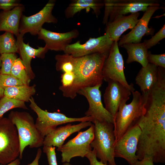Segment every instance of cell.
<instances>
[{
    "label": "cell",
    "instance_id": "cell-1",
    "mask_svg": "<svg viewBox=\"0 0 165 165\" xmlns=\"http://www.w3.org/2000/svg\"><path fill=\"white\" fill-rule=\"evenodd\" d=\"M137 124L141 130L136 155L138 160L150 158L165 163V114L145 113Z\"/></svg>",
    "mask_w": 165,
    "mask_h": 165
},
{
    "label": "cell",
    "instance_id": "cell-2",
    "mask_svg": "<svg viewBox=\"0 0 165 165\" xmlns=\"http://www.w3.org/2000/svg\"><path fill=\"white\" fill-rule=\"evenodd\" d=\"M108 55L97 53L77 57L74 81L63 96L74 99L81 89L101 85L104 80L103 67Z\"/></svg>",
    "mask_w": 165,
    "mask_h": 165
},
{
    "label": "cell",
    "instance_id": "cell-3",
    "mask_svg": "<svg viewBox=\"0 0 165 165\" xmlns=\"http://www.w3.org/2000/svg\"><path fill=\"white\" fill-rule=\"evenodd\" d=\"M8 118L17 129L20 142V159H22L24 150L27 146L33 148L43 146L44 137L37 128L34 119L29 113L12 111Z\"/></svg>",
    "mask_w": 165,
    "mask_h": 165
},
{
    "label": "cell",
    "instance_id": "cell-4",
    "mask_svg": "<svg viewBox=\"0 0 165 165\" xmlns=\"http://www.w3.org/2000/svg\"><path fill=\"white\" fill-rule=\"evenodd\" d=\"M133 99L129 104L124 103L119 106L114 123L115 141L130 128L137 123L145 112V103L139 92L132 93Z\"/></svg>",
    "mask_w": 165,
    "mask_h": 165
},
{
    "label": "cell",
    "instance_id": "cell-5",
    "mask_svg": "<svg viewBox=\"0 0 165 165\" xmlns=\"http://www.w3.org/2000/svg\"><path fill=\"white\" fill-rule=\"evenodd\" d=\"M94 135L90 146L96 152L97 158L106 165H117L115 162V138L114 124L94 120Z\"/></svg>",
    "mask_w": 165,
    "mask_h": 165
},
{
    "label": "cell",
    "instance_id": "cell-6",
    "mask_svg": "<svg viewBox=\"0 0 165 165\" xmlns=\"http://www.w3.org/2000/svg\"><path fill=\"white\" fill-rule=\"evenodd\" d=\"M29 107L37 114L35 125L41 135L45 137L54 130L57 127L63 124L76 122L91 121L94 119L90 116H85L78 118L70 117L58 112H49L40 108L32 97Z\"/></svg>",
    "mask_w": 165,
    "mask_h": 165
},
{
    "label": "cell",
    "instance_id": "cell-7",
    "mask_svg": "<svg viewBox=\"0 0 165 165\" xmlns=\"http://www.w3.org/2000/svg\"><path fill=\"white\" fill-rule=\"evenodd\" d=\"M20 142L15 126L8 118L0 119V164L6 165L20 155Z\"/></svg>",
    "mask_w": 165,
    "mask_h": 165
},
{
    "label": "cell",
    "instance_id": "cell-8",
    "mask_svg": "<svg viewBox=\"0 0 165 165\" xmlns=\"http://www.w3.org/2000/svg\"><path fill=\"white\" fill-rule=\"evenodd\" d=\"M105 11L102 22L106 24L116 17L128 13L145 12L150 6H160L159 0H105Z\"/></svg>",
    "mask_w": 165,
    "mask_h": 165
},
{
    "label": "cell",
    "instance_id": "cell-9",
    "mask_svg": "<svg viewBox=\"0 0 165 165\" xmlns=\"http://www.w3.org/2000/svg\"><path fill=\"white\" fill-rule=\"evenodd\" d=\"M86 130L79 132L74 138L68 141L57 150L61 153V162L69 163L76 157H84L92 150L90 144L93 139L94 124Z\"/></svg>",
    "mask_w": 165,
    "mask_h": 165
},
{
    "label": "cell",
    "instance_id": "cell-10",
    "mask_svg": "<svg viewBox=\"0 0 165 165\" xmlns=\"http://www.w3.org/2000/svg\"><path fill=\"white\" fill-rule=\"evenodd\" d=\"M118 42H114L102 68L103 79L106 82H118L132 93L135 91L133 83L127 82L124 72V61L119 49Z\"/></svg>",
    "mask_w": 165,
    "mask_h": 165
},
{
    "label": "cell",
    "instance_id": "cell-11",
    "mask_svg": "<svg viewBox=\"0 0 165 165\" xmlns=\"http://www.w3.org/2000/svg\"><path fill=\"white\" fill-rule=\"evenodd\" d=\"M55 1L50 0L38 12L30 16L22 15L19 26V36L23 37L28 32L33 35H38L45 23H57V19L53 16L52 10Z\"/></svg>",
    "mask_w": 165,
    "mask_h": 165
},
{
    "label": "cell",
    "instance_id": "cell-12",
    "mask_svg": "<svg viewBox=\"0 0 165 165\" xmlns=\"http://www.w3.org/2000/svg\"><path fill=\"white\" fill-rule=\"evenodd\" d=\"M113 42L108 34L105 33L97 38H90L83 44L80 41L68 45L63 52L65 54L76 57H81L97 53L108 54Z\"/></svg>",
    "mask_w": 165,
    "mask_h": 165
},
{
    "label": "cell",
    "instance_id": "cell-13",
    "mask_svg": "<svg viewBox=\"0 0 165 165\" xmlns=\"http://www.w3.org/2000/svg\"><path fill=\"white\" fill-rule=\"evenodd\" d=\"M101 85L86 87L81 89L77 94L83 96L87 101L89 108L85 112V116H90L94 120L100 122L114 123V120L111 114L104 106L101 100V92L100 90Z\"/></svg>",
    "mask_w": 165,
    "mask_h": 165
},
{
    "label": "cell",
    "instance_id": "cell-14",
    "mask_svg": "<svg viewBox=\"0 0 165 165\" xmlns=\"http://www.w3.org/2000/svg\"><path fill=\"white\" fill-rule=\"evenodd\" d=\"M141 134V129L138 124L128 130L115 142V157L122 158L130 165L138 160L136 152Z\"/></svg>",
    "mask_w": 165,
    "mask_h": 165
},
{
    "label": "cell",
    "instance_id": "cell-15",
    "mask_svg": "<svg viewBox=\"0 0 165 165\" xmlns=\"http://www.w3.org/2000/svg\"><path fill=\"white\" fill-rule=\"evenodd\" d=\"M103 95L105 108L112 116L114 122L120 105L129 99L131 91L119 82L110 81Z\"/></svg>",
    "mask_w": 165,
    "mask_h": 165
},
{
    "label": "cell",
    "instance_id": "cell-16",
    "mask_svg": "<svg viewBox=\"0 0 165 165\" xmlns=\"http://www.w3.org/2000/svg\"><path fill=\"white\" fill-rule=\"evenodd\" d=\"M160 8L158 6L148 7L138 23L129 32L123 36L118 42V46L128 43H138L145 35H152L154 29L148 27L149 21L156 11Z\"/></svg>",
    "mask_w": 165,
    "mask_h": 165
},
{
    "label": "cell",
    "instance_id": "cell-17",
    "mask_svg": "<svg viewBox=\"0 0 165 165\" xmlns=\"http://www.w3.org/2000/svg\"><path fill=\"white\" fill-rule=\"evenodd\" d=\"M79 35V31L76 29L66 32L58 33L42 28L38 34V38L44 41L45 46L48 50L63 51L72 40Z\"/></svg>",
    "mask_w": 165,
    "mask_h": 165
},
{
    "label": "cell",
    "instance_id": "cell-18",
    "mask_svg": "<svg viewBox=\"0 0 165 165\" xmlns=\"http://www.w3.org/2000/svg\"><path fill=\"white\" fill-rule=\"evenodd\" d=\"M92 124L91 121L81 122L77 124L69 123L56 128L44 138L43 146L61 147L65 140L73 133L79 132L82 129L90 127Z\"/></svg>",
    "mask_w": 165,
    "mask_h": 165
},
{
    "label": "cell",
    "instance_id": "cell-19",
    "mask_svg": "<svg viewBox=\"0 0 165 165\" xmlns=\"http://www.w3.org/2000/svg\"><path fill=\"white\" fill-rule=\"evenodd\" d=\"M140 13H131L127 16H119L112 21L106 24L105 33H107L111 39L118 42L122 35L128 29H132L138 23Z\"/></svg>",
    "mask_w": 165,
    "mask_h": 165
},
{
    "label": "cell",
    "instance_id": "cell-20",
    "mask_svg": "<svg viewBox=\"0 0 165 165\" xmlns=\"http://www.w3.org/2000/svg\"><path fill=\"white\" fill-rule=\"evenodd\" d=\"M17 43L18 48V53L25 66L27 73L31 80L34 79L35 75L33 71L31 61L35 57L43 58L49 50L46 46L38 47L37 49L31 46L28 42L25 43L23 41V37L19 36L17 37Z\"/></svg>",
    "mask_w": 165,
    "mask_h": 165
},
{
    "label": "cell",
    "instance_id": "cell-21",
    "mask_svg": "<svg viewBox=\"0 0 165 165\" xmlns=\"http://www.w3.org/2000/svg\"><path fill=\"white\" fill-rule=\"evenodd\" d=\"M24 9L21 4L9 11L0 12V31L9 32L18 37L20 35V22Z\"/></svg>",
    "mask_w": 165,
    "mask_h": 165
},
{
    "label": "cell",
    "instance_id": "cell-22",
    "mask_svg": "<svg viewBox=\"0 0 165 165\" xmlns=\"http://www.w3.org/2000/svg\"><path fill=\"white\" fill-rule=\"evenodd\" d=\"M104 6V0H72L64 11L65 16L67 18L73 17L77 13L85 9L87 13L92 9L97 18L100 14L101 9Z\"/></svg>",
    "mask_w": 165,
    "mask_h": 165
},
{
    "label": "cell",
    "instance_id": "cell-23",
    "mask_svg": "<svg viewBox=\"0 0 165 165\" xmlns=\"http://www.w3.org/2000/svg\"><path fill=\"white\" fill-rule=\"evenodd\" d=\"M158 74V67L150 63L140 70L135 80L142 94L147 93L152 88L157 80Z\"/></svg>",
    "mask_w": 165,
    "mask_h": 165
},
{
    "label": "cell",
    "instance_id": "cell-24",
    "mask_svg": "<svg viewBox=\"0 0 165 165\" xmlns=\"http://www.w3.org/2000/svg\"><path fill=\"white\" fill-rule=\"evenodd\" d=\"M121 47L125 48L128 54L126 61L127 64L134 62L140 63L142 67H145L148 64L147 60L148 49L144 42L128 43Z\"/></svg>",
    "mask_w": 165,
    "mask_h": 165
},
{
    "label": "cell",
    "instance_id": "cell-25",
    "mask_svg": "<svg viewBox=\"0 0 165 165\" xmlns=\"http://www.w3.org/2000/svg\"><path fill=\"white\" fill-rule=\"evenodd\" d=\"M35 85L32 86L22 85L6 88L4 89V96L25 102H29L36 92Z\"/></svg>",
    "mask_w": 165,
    "mask_h": 165
},
{
    "label": "cell",
    "instance_id": "cell-26",
    "mask_svg": "<svg viewBox=\"0 0 165 165\" xmlns=\"http://www.w3.org/2000/svg\"><path fill=\"white\" fill-rule=\"evenodd\" d=\"M55 59L56 61V68L57 71H61L63 73H75L77 57L64 53L56 55Z\"/></svg>",
    "mask_w": 165,
    "mask_h": 165
},
{
    "label": "cell",
    "instance_id": "cell-27",
    "mask_svg": "<svg viewBox=\"0 0 165 165\" xmlns=\"http://www.w3.org/2000/svg\"><path fill=\"white\" fill-rule=\"evenodd\" d=\"M12 33L6 31L0 35V54L18 53L16 40Z\"/></svg>",
    "mask_w": 165,
    "mask_h": 165
},
{
    "label": "cell",
    "instance_id": "cell-28",
    "mask_svg": "<svg viewBox=\"0 0 165 165\" xmlns=\"http://www.w3.org/2000/svg\"><path fill=\"white\" fill-rule=\"evenodd\" d=\"M10 75L20 81L23 84L29 85L31 80L20 58H17L14 62L11 70Z\"/></svg>",
    "mask_w": 165,
    "mask_h": 165
},
{
    "label": "cell",
    "instance_id": "cell-29",
    "mask_svg": "<svg viewBox=\"0 0 165 165\" xmlns=\"http://www.w3.org/2000/svg\"><path fill=\"white\" fill-rule=\"evenodd\" d=\"M16 108L28 109L25 102L3 96L0 99V119L8 111Z\"/></svg>",
    "mask_w": 165,
    "mask_h": 165
},
{
    "label": "cell",
    "instance_id": "cell-30",
    "mask_svg": "<svg viewBox=\"0 0 165 165\" xmlns=\"http://www.w3.org/2000/svg\"><path fill=\"white\" fill-rule=\"evenodd\" d=\"M1 64L0 73L10 75L11 70L14 62L17 58L16 53H5L1 54Z\"/></svg>",
    "mask_w": 165,
    "mask_h": 165
},
{
    "label": "cell",
    "instance_id": "cell-31",
    "mask_svg": "<svg viewBox=\"0 0 165 165\" xmlns=\"http://www.w3.org/2000/svg\"><path fill=\"white\" fill-rule=\"evenodd\" d=\"M22 85L23 84L20 81L11 75L0 73V87L3 89Z\"/></svg>",
    "mask_w": 165,
    "mask_h": 165
},
{
    "label": "cell",
    "instance_id": "cell-32",
    "mask_svg": "<svg viewBox=\"0 0 165 165\" xmlns=\"http://www.w3.org/2000/svg\"><path fill=\"white\" fill-rule=\"evenodd\" d=\"M165 38V24L151 38L145 40L143 42L148 49L156 45L159 42Z\"/></svg>",
    "mask_w": 165,
    "mask_h": 165
},
{
    "label": "cell",
    "instance_id": "cell-33",
    "mask_svg": "<svg viewBox=\"0 0 165 165\" xmlns=\"http://www.w3.org/2000/svg\"><path fill=\"white\" fill-rule=\"evenodd\" d=\"M147 60L148 63L153 64L158 67L165 68V53L153 54L148 51Z\"/></svg>",
    "mask_w": 165,
    "mask_h": 165
},
{
    "label": "cell",
    "instance_id": "cell-34",
    "mask_svg": "<svg viewBox=\"0 0 165 165\" xmlns=\"http://www.w3.org/2000/svg\"><path fill=\"white\" fill-rule=\"evenodd\" d=\"M43 150L46 153L49 165H57L55 147L43 146Z\"/></svg>",
    "mask_w": 165,
    "mask_h": 165
},
{
    "label": "cell",
    "instance_id": "cell-35",
    "mask_svg": "<svg viewBox=\"0 0 165 165\" xmlns=\"http://www.w3.org/2000/svg\"><path fill=\"white\" fill-rule=\"evenodd\" d=\"M17 0H0V9L3 11H9L21 5Z\"/></svg>",
    "mask_w": 165,
    "mask_h": 165
},
{
    "label": "cell",
    "instance_id": "cell-36",
    "mask_svg": "<svg viewBox=\"0 0 165 165\" xmlns=\"http://www.w3.org/2000/svg\"><path fill=\"white\" fill-rule=\"evenodd\" d=\"M89 160L90 165H106L97 160L95 150L93 149L85 156Z\"/></svg>",
    "mask_w": 165,
    "mask_h": 165
},
{
    "label": "cell",
    "instance_id": "cell-37",
    "mask_svg": "<svg viewBox=\"0 0 165 165\" xmlns=\"http://www.w3.org/2000/svg\"><path fill=\"white\" fill-rule=\"evenodd\" d=\"M153 161L149 158H145L141 160H138L130 165H154Z\"/></svg>",
    "mask_w": 165,
    "mask_h": 165
},
{
    "label": "cell",
    "instance_id": "cell-38",
    "mask_svg": "<svg viewBox=\"0 0 165 165\" xmlns=\"http://www.w3.org/2000/svg\"><path fill=\"white\" fill-rule=\"evenodd\" d=\"M42 153V150L40 148H38L35 159L28 165H39V161L41 157Z\"/></svg>",
    "mask_w": 165,
    "mask_h": 165
},
{
    "label": "cell",
    "instance_id": "cell-39",
    "mask_svg": "<svg viewBox=\"0 0 165 165\" xmlns=\"http://www.w3.org/2000/svg\"><path fill=\"white\" fill-rule=\"evenodd\" d=\"M20 163V160L19 158H17L15 160L10 163L6 165H19ZM0 165H3L0 164Z\"/></svg>",
    "mask_w": 165,
    "mask_h": 165
},
{
    "label": "cell",
    "instance_id": "cell-40",
    "mask_svg": "<svg viewBox=\"0 0 165 165\" xmlns=\"http://www.w3.org/2000/svg\"><path fill=\"white\" fill-rule=\"evenodd\" d=\"M4 89L0 87V98L4 96Z\"/></svg>",
    "mask_w": 165,
    "mask_h": 165
},
{
    "label": "cell",
    "instance_id": "cell-41",
    "mask_svg": "<svg viewBox=\"0 0 165 165\" xmlns=\"http://www.w3.org/2000/svg\"><path fill=\"white\" fill-rule=\"evenodd\" d=\"M62 165H72V164L68 162H65L63 163Z\"/></svg>",
    "mask_w": 165,
    "mask_h": 165
},
{
    "label": "cell",
    "instance_id": "cell-42",
    "mask_svg": "<svg viewBox=\"0 0 165 165\" xmlns=\"http://www.w3.org/2000/svg\"><path fill=\"white\" fill-rule=\"evenodd\" d=\"M1 56L0 55V70L1 68Z\"/></svg>",
    "mask_w": 165,
    "mask_h": 165
}]
</instances>
